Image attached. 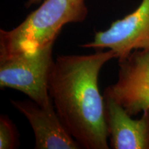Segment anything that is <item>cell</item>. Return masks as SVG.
I'll use <instances>...</instances> for the list:
<instances>
[{
  "label": "cell",
  "instance_id": "obj_1",
  "mask_svg": "<svg viewBox=\"0 0 149 149\" xmlns=\"http://www.w3.org/2000/svg\"><path fill=\"white\" fill-rule=\"evenodd\" d=\"M111 50L88 55H60L54 62L48 91L65 127L81 148L109 149L104 98L98 77Z\"/></svg>",
  "mask_w": 149,
  "mask_h": 149
},
{
  "label": "cell",
  "instance_id": "obj_2",
  "mask_svg": "<svg viewBox=\"0 0 149 149\" xmlns=\"http://www.w3.org/2000/svg\"><path fill=\"white\" fill-rule=\"evenodd\" d=\"M87 15L85 0H44L17 26L0 30V55L34 51L55 42L65 25L84 21Z\"/></svg>",
  "mask_w": 149,
  "mask_h": 149
},
{
  "label": "cell",
  "instance_id": "obj_3",
  "mask_svg": "<svg viewBox=\"0 0 149 149\" xmlns=\"http://www.w3.org/2000/svg\"><path fill=\"white\" fill-rule=\"evenodd\" d=\"M54 43L34 51L0 55V88L20 91L42 107L53 103L48 84Z\"/></svg>",
  "mask_w": 149,
  "mask_h": 149
},
{
  "label": "cell",
  "instance_id": "obj_4",
  "mask_svg": "<svg viewBox=\"0 0 149 149\" xmlns=\"http://www.w3.org/2000/svg\"><path fill=\"white\" fill-rule=\"evenodd\" d=\"M81 47L111 50L118 61L137 50L149 51V0H142L135 10L115 20L108 29L96 32L92 42Z\"/></svg>",
  "mask_w": 149,
  "mask_h": 149
},
{
  "label": "cell",
  "instance_id": "obj_5",
  "mask_svg": "<svg viewBox=\"0 0 149 149\" xmlns=\"http://www.w3.org/2000/svg\"><path fill=\"white\" fill-rule=\"evenodd\" d=\"M104 95L120 104L130 116L149 110V51H133L119 61L118 79Z\"/></svg>",
  "mask_w": 149,
  "mask_h": 149
},
{
  "label": "cell",
  "instance_id": "obj_6",
  "mask_svg": "<svg viewBox=\"0 0 149 149\" xmlns=\"http://www.w3.org/2000/svg\"><path fill=\"white\" fill-rule=\"evenodd\" d=\"M10 103L31 124L35 135V148H81L61 122L53 102L45 107L33 100H11Z\"/></svg>",
  "mask_w": 149,
  "mask_h": 149
},
{
  "label": "cell",
  "instance_id": "obj_7",
  "mask_svg": "<svg viewBox=\"0 0 149 149\" xmlns=\"http://www.w3.org/2000/svg\"><path fill=\"white\" fill-rule=\"evenodd\" d=\"M106 122L113 149H149V110L133 119L120 104L104 95Z\"/></svg>",
  "mask_w": 149,
  "mask_h": 149
},
{
  "label": "cell",
  "instance_id": "obj_8",
  "mask_svg": "<svg viewBox=\"0 0 149 149\" xmlns=\"http://www.w3.org/2000/svg\"><path fill=\"white\" fill-rule=\"evenodd\" d=\"M18 135L15 126L8 116L0 117V149L17 148Z\"/></svg>",
  "mask_w": 149,
  "mask_h": 149
},
{
  "label": "cell",
  "instance_id": "obj_9",
  "mask_svg": "<svg viewBox=\"0 0 149 149\" xmlns=\"http://www.w3.org/2000/svg\"><path fill=\"white\" fill-rule=\"evenodd\" d=\"M43 1L44 0H27L26 3V8H29V7L33 5L38 4V3H40Z\"/></svg>",
  "mask_w": 149,
  "mask_h": 149
}]
</instances>
